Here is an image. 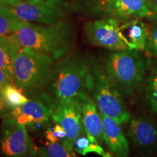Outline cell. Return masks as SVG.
<instances>
[{
	"label": "cell",
	"instance_id": "4316f807",
	"mask_svg": "<svg viewBox=\"0 0 157 157\" xmlns=\"http://www.w3.org/2000/svg\"><path fill=\"white\" fill-rule=\"evenodd\" d=\"M10 83L11 82L10 81L9 78H7V76L0 70V88H2L5 87V86L7 85V84Z\"/></svg>",
	"mask_w": 157,
	"mask_h": 157
},
{
	"label": "cell",
	"instance_id": "7c38bea8",
	"mask_svg": "<svg viewBox=\"0 0 157 157\" xmlns=\"http://www.w3.org/2000/svg\"><path fill=\"white\" fill-rule=\"evenodd\" d=\"M100 10L105 12L119 22L143 17L152 18L156 14L149 0H106Z\"/></svg>",
	"mask_w": 157,
	"mask_h": 157
},
{
	"label": "cell",
	"instance_id": "f1b7e54d",
	"mask_svg": "<svg viewBox=\"0 0 157 157\" xmlns=\"http://www.w3.org/2000/svg\"><path fill=\"white\" fill-rule=\"evenodd\" d=\"M23 2L26 3H29V4H36L38 2H40L44 1V0H22Z\"/></svg>",
	"mask_w": 157,
	"mask_h": 157
},
{
	"label": "cell",
	"instance_id": "9c48e42d",
	"mask_svg": "<svg viewBox=\"0 0 157 157\" xmlns=\"http://www.w3.org/2000/svg\"><path fill=\"white\" fill-rule=\"evenodd\" d=\"M52 120L65 129L66 137L62 143L66 148L74 150L75 140L85 132L82 121V110L78 97L56 101Z\"/></svg>",
	"mask_w": 157,
	"mask_h": 157
},
{
	"label": "cell",
	"instance_id": "f546056e",
	"mask_svg": "<svg viewBox=\"0 0 157 157\" xmlns=\"http://www.w3.org/2000/svg\"><path fill=\"white\" fill-rule=\"evenodd\" d=\"M151 19L154 20V21H155V22H156V24H157V13H156V14H155L154 16Z\"/></svg>",
	"mask_w": 157,
	"mask_h": 157
},
{
	"label": "cell",
	"instance_id": "ac0fdd59",
	"mask_svg": "<svg viewBox=\"0 0 157 157\" xmlns=\"http://www.w3.org/2000/svg\"><path fill=\"white\" fill-rule=\"evenodd\" d=\"M74 151L82 156L95 153L102 157H113L111 154L105 151L102 148L101 143L98 141H91L88 138L85 132L82 134L75 140L74 144Z\"/></svg>",
	"mask_w": 157,
	"mask_h": 157
},
{
	"label": "cell",
	"instance_id": "ffe728a7",
	"mask_svg": "<svg viewBox=\"0 0 157 157\" xmlns=\"http://www.w3.org/2000/svg\"><path fill=\"white\" fill-rule=\"evenodd\" d=\"M38 157H76L75 151L61 143L48 142L38 150Z\"/></svg>",
	"mask_w": 157,
	"mask_h": 157
},
{
	"label": "cell",
	"instance_id": "3957f363",
	"mask_svg": "<svg viewBox=\"0 0 157 157\" xmlns=\"http://www.w3.org/2000/svg\"><path fill=\"white\" fill-rule=\"evenodd\" d=\"M91 72L87 78L86 91L93 96L100 113L122 125L130 120L131 113L122 95L111 82L105 69L95 60H90Z\"/></svg>",
	"mask_w": 157,
	"mask_h": 157
},
{
	"label": "cell",
	"instance_id": "7402d4cb",
	"mask_svg": "<svg viewBox=\"0 0 157 157\" xmlns=\"http://www.w3.org/2000/svg\"><path fill=\"white\" fill-rule=\"evenodd\" d=\"M45 137L50 143H60L63 141L66 137V132L62 126L56 123L54 127H50L45 131Z\"/></svg>",
	"mask_w": 157,
	"mask_h": 157
},
{
	"label": "cell",
	"instance_id": "e0dca14e",
	"mask_svg": "<svg viewBox=\"0 0 157 157\" xmlns=\"http://www.w3.org/2000/svg\"><path fill=\"white\" fill-rule=\"evenodd\" d=\"M29 23L15 15L10 7H0V36L16 32Z\"/></svg>",
	"mask_w": 157,
	"mask_h": 157
},
{
	"label": "cell",
	"instance_id": "484cf974",
	"mask_svg": "<svg viewBox=\"0 0 157 157\" xmlns=\"http://www.w3.org/2000/svg\"><path fill=\"white\" fill-rule=\"evenodd\" d=\"M22 2V0H0V7H11Z\"/></svg>",
	"mask_w": 157,
	"mask_h": 157
},
{
	"label": "cell",
	"instance_id": "83f0119b",
	"mask_svg": "<svg viewBox=\"0 0 157 157\" xmlns=\"http://www.w3.org/2000/svg\"><path fill=\"white\" fill-rule=\"evenodd\" d=\"M150 2L152 8L156 13V14L157 13V0H149Z\"/></svg>",
	"mask_w": 157,
	"mask_h": 157
},
{
	"label": "cell",
	"instance_id": "cb8c5ba5",
	"mask_svg": "<svg viewBox=\"0 0 157 157\" xmlns=\"http://www.w3.org/2000/svg\"><path fill=\"white\" fill-rule=\"evenodd\" d=\"M11 109H9L4 99L2 88H0V117L3 118L8 117Z\"/></svg>",
	"mask_w": 157,
	"mask_h": 157
},
{
	"label": "cell",
	"instance_id": "52a82bcc",
	"mask_svg": "<svg viewBox=\"0 0 157 157\" xmlns=\"http://www.w3.org/2000/svg\"><path fill=\"white\" fill-rule=\"evenodd\" d=\"M10 7L21 18L42 25L58 23L74 10V6L65 0H44L36 4L22 2Z\"/></svg>",
	"mask_w": 157,
	"mask_h": 157
},
{
	"label": "cell",
	"instance_id": "8992f818",
	"mask_svg": "<svg viewBox=\"0 0 157 157\" xmlns=\"http://www.w3.org/2000/svg\"><path fill=\"white\" fill-rule=\"evenodd\" d=\"M1 129L0 153L4 157H38V149L24 124L7 117Z\"/></svg>",
	"mask_w": 157,
	"mask_h": 157
},
{
	"label": "cell",
	"instance_id": "30bf717a",
	"mask_svg": "<svg viewBox=\"0 0 157 157\" xmlns=\"http://www.w3.org/2000/svg\"><path fill=\"white\" fill-rule=\"evenodd\" d=\"M84 34L90 42L110 50H129L120 31V22L109 17L88 22L84 25Z\"/></svg>",
	"mask_w": 157,
	"mask_h": 157
},
{
	"label": "cell",
	"instance_id": "5b68a950",
	"mask_svg": "<svg viewBox=\"0 0 157 157\" xmlns=\"http://www.w3.org/2000/svg\"><path fill=\"white\" fill-rule=\"evenodd\" d=\"M104 69L121 95H132L143 79L146 65L137 50L115 51L107 57Z\"/></svg>",
	"mask_w": 157,
	"mask_h": 157
},
{
	"label": "cell",
	"instance_id": "603a6c76",
	"mask_svg": "<svg viewBox=\"0 0 157 157\" xmlns=\"http://www.w3.org/2000/svg\"><path fill=\"white\" fill-rule=\"evenodd\" d=\"M145 50L151 56L157 58V24L148 26V39Z\"/></svg>",
	"mask_w": 157,
	"mask_h": 157
},
{
	"label": "cell",
	"instance_id": "d4e9b609",
	"mask_svg": "<svg viewBox=\"0 0 157 157\" xmlns=\"http://www.w3.org/2000/svg\"><path fill=\"white\" fill-rule=\"evenodd\" d=\"M84 2L87 4L88 6H90L91 7H94L95 10L101 9L102 5L105 2L106 0H83Z\"/></svg>",
	"mask_w": 157,
	"mask_h": 157
},
{
	"label": "cell",
	"instance_id": "7a4b0ae2",
	"mask_svg": "<svg viewBox=\"0 0 157 157\" xmlns=\"http://www.w3.org/2000/svg\"><path fill=\"white\" fill-rule=\"evenodd\" d=\"M56 61L48 55L21 48L13 63V82L25 95L34 97L50 87Z\"/></svg>",
	"mask_w": 157,
	"mask_h": 157
},
{
	"label": "cell",
	"instance_id": "277c9868",
	"mask_svg": "<svg viewBox=\"0 0 157 157\" xmlns=\"http://www.w3.org/2000/svg\"><path fill=\"white\" fill-rule=\"evenodd\" d=\"M90 72V60L78 54L66 56L58 60L50 86L51 96L56 101L77 97L86 90Z\"/></svg>",
	"mask_w": 157,
	"mask_h": 157
},
{
	"label": "cell",
	"instance_id": "8fae6325",
	"mask_svg": "<svg viewBox=\"0 0 157 157\" xmlns=\"http://www.w3.org/2000/svg\"><path fill=\"white\" fill-rule=\"evenodd\" d=\"M128 135L139 153L150 155L157 152V122L146 117H135L129 120Z\"/></svg>",
	"mask_w": 157,
	"mask_h": 157
},
{
	"label": "cell",
	"instance_id": "5bb4252c",
	"mask_svg": "<svg viewBox=\"0 0 157 157\" xmlns=\"http://www.w3.org/2000/svg\"><path fill=\"white\" fill-rule=\"evenodd\" d=\"M103 140L113 157H129V145L121 125L112 118L101 113Z\"/></svg>",
	"mask_w": 157,
	"mask_h": 157
},
{
	"label": "cell",
	"instance_id": "4fadbf2b",
	"mask_svg": "<svg viewBox=\"0 0 157 157\" xmlns=\"http://www.w3.org/2000/svg\"><path fill=\"white\" fill-rule=\"evenodd\" d=\"M82 110L84 129L91 141H98L101 144L103 140V121L98 108L93 98L84 90L78 95Z\"/></svg>",
	"mask_w": 157,
	"mask_h": 157
},
{
	"label": "cell",
	"instance_id": "44dd1931",
	"mask_svg": "<svg viewBox=\"0 0 157 157\" xmlns=\"http://www.w3.org/2000/svg\"><path fill=\"white\" fill-rule=\"evenodd\" d=\"M146 97L151 109L157 113V69L154 68L149 76L146 88Z\"/></svg>",
	"mask_w": 157,
	"mask_h": 157
},
{
	"label": "cell",
	"instance_id": "9a60e30c",
	"mask_svg": "<svg viewBox=\"0 0 157 157\" xmlns=\"http://www.w3.org/2000/svg\"><path fill=\"white\" fill-rule=\"evenodd\" d=\"M124 41L129 50H146L148 39V26L140 19H132L120 24Z\"/></svg>",
	"mask_w": 157,
	"mask_h": 157
},
{
	"label": "cell",
	"instance_id": "6da1fadb",
	"mask_svg": "<svg viewBox=\"0 0 157 157\" xmlns=\"http://www.w3.org/2000/svg\"><path fill=\"white\" fill-rule=\"evenodd\" d=\"M9 38L21 48H29L51 57L55 61L68 56L76 41L73 23L63 19L52 25L29 23Z\"/></svg>",
	"mask_w": 157,
	"mask_h": 157
},
{
	"label": "cell",
	"instance_id": "ba28073f",
	"mask_svg": "<svg viewBox=\"0 0 157 157\" xmlns=\"http://www.w3.org/2000/svg\"><path fill=\"white\" fill-rule=\"evenodd\" d=\"M56 101L51 95L43 93L29 98L21 106L12 109L8 117L31 129H39L48 124L53 113Z\"/></svg>",
	"mask_w": 157,
	"mask_h": 157
},
{
	"label": "cell",
	"instance_id": "d6986e66",
	"mask_svg": "<svg viewBox=\"0 0 157 157\" xmlns=\"http://www.w3.org/2000/svg\"><path fill=\"white\" fill-rule=\"evenodd\" d=\"M2 91L6 104L11 110L21 106L29 101V98L21 90L11 83L2 88Z\"/></svg>",
	"mask_w": 157,
	"mask_h": 157
},
{
	"label": "cell",
	"instance_id": "2e32d148",
	"mask_svg": "<svg viewBox=\"0 0 157 157\" xmlns=\"http://www.w3.org/2000/svg\"><path fill=\"white\" fill-rule=\"evenodd\" d=\"M21 48L8 36H0V70L13 82V63Z\"/></svg>",
	"mask_w": 157,
	"mask_h": 157
}]
</instances>
